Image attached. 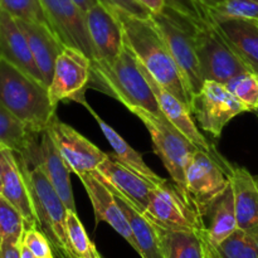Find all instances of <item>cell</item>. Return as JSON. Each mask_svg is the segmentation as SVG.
Listing matches in <instances>:
<instances>
[{
	"label": "cell",
	"instance_id": "6da1fadb",
	"mask_svg": "<svg viewBox=\"0 0 258 258\" xmlns=\"http://www.w3.org/2000/svg\"><path fill=\"white\" fill-rule=\"evenodd\" d=\"M121 22L125 39L145 70L189 107L191 96L180 70L153 18L141 19L123 12H112Z\"/></svg>",
	"mask_w": 258,
	"mask_h": 258
},
{
	"label": "cell",
	"instance_id": "7a4b0ae2",
	"mask_svg": "<svg viewBox=\"0 0 258 258\" xmlns=\"http://www.w3.org/2000/svg\"><path fill=\"white\" fill-rule=\"evenodd\" d=\"M97 90L103 91L122 102L128 110L141 108L158 117H165L161 112L155 95L148 82L140 62L128 43L112 63L92 60V78Z\"/></svg>",
	"mask_w": 258,
	"mask_h": 258
},
{
	"label": "cell",
	"instance_id": "3957f363",
	"mask_svg": "<svg viewBox=\"0 0 258 258\" xmlns=\"http://www.w3.org/2000/svg\"><path fill=\"white\" fill-rule=\"evenodd\" d=\"M0 105L33 133L40 134L55 115L48 87L0 58Z\"/></svg>",
	"mask_w": 258,
	"mask_h": 258
},
{
	"label": "cell",
	"instance_id": "277c9868",
	"mask_svg": "<svg viewBox=\"0 0 258 258\" xmlns=\"http://www.w3.org/2000/svg\"><path fill=\"white\" fill-rule=\"evenodd\" d=\"M18 159L29 185L39 229L47 236L53 251L71 253L66 226L68 213L67 207L58 196L54 186L52 185L39 164L25 163L19 155Z\"/></svg>",
	"mask_w": 258,
	"mask_h": 258
},
{
	"label": "cell",
	"instance_id": "5b68a950",
	"mask_svg": "<svg viewBox=\"0 0 258 258\" xmlns=\"http://www.w3.org/2000/svg\"><path fill=\"white\" fill-rule=\"evenodd\" d=\"M151 18L160 29L176 66L183 75L191 98L201 91L204 80L199 70L194 40V18L166 5ZM201 18V17H199Z\"/></svg>",
	"mask_w": 258,
	"mask_h": 258
},
{
	"label": "cell",
	"instance_id": "8992f818",
	"mask_svg": "<svg viewBox=\"0 0 258 258\" xmlns=\"http://www.w3.org/2000/svg\"><path fill=\"white\" fill-rule=\"evenodd\" d=\"M203 12L201 18H194V40L199 70L204 81L226 85L232 77L249 70L232 50L208 13Z\"/></svg>",
	"mask_w": 258,
	"mask_h": 258
},
{
	"label": "cell",
	"instance_id": "52a82bcc",
	"mask_svg": "<svg viewBox=\"0 0 258 258\" xmlns=\"http://www.w3.org/2000/svg\"><path fill=\"white\" fill-rule=\"evenodd\" d=\"M131 112L138 116L148 128L154 145V151L160 158L170 179L184 191H186L185 173L197 146H194L166 117H158L141 108H133Z\"/></svg>",
	"mask_w": 258,
	"mask_h": 258
},
{
	"label": "cell",
	"instance_id": "ba28073f",
	"mask_svg": "<svg viewBox=\"0 0 258 258\" xmlns=\"http://www.w3.org/2000/svg\"><path fill=\"white\" fill-rule=\"evenodd\" d=\"M144 216L156 226L173 231L207 232L206 223L190 197L173 180H164L150 194Z\"/></svg>",
	"mask_w": 258,
	"mask_h": 258
},
{
	"label": "cell",
	"instance_id": "9c48e42d",
	"mask_svg": "<svg viewBox=\"0 0 258 258\" xmlns=\"http://www.w3.org/2000/svg\"><path fill=\"white\" fill-rule=\"evenodd\" d=\"M232 164L219 154L197 149L186 168V191L204 219L207 208L214 198L229 185Z\"/></svg>",
	"mask_w": 258,
	"mask_h": 258
},
{
	"label": "cell",
	"instance_id": "30bf717a",
	"mask_svg": "<svg viewBox=\"0 0 258 258\" xmlns=\"http://www.w3.org/2000/svg\"><path fill=\"white\" fill-rule=\"evenodd\" d=\"M190 110L202 130L214 139L222 136L227 123L248 108L226 87L216 81H204L201 91L191 98Z\"/></svg>",
	"mask_w": 258,
	"mask_h": 258
},
{
	"label": "cell",
	"instance_id": "8fae6325",
	"mask_svg": "<svg viewBox=\"0 0 258 258\" xmlns=\"http://www.w3.org/2000/svg\"><path fill=\"white\" fill-rule=\"evenodd\" d=\"M92 78V60L81 50L64 47L54 64L52 81L48 86L50 101L54 106L66 101L82 103L85 92Z\"/></svg>",
	"mask_w": 258,
	"mask_h": 258
},
{
	"label": "cell",
	"instance_id": "7c38bea8",
	"mask_svg": "<svg viewBox=\"0 0 258 258\" xmlns=\"http://www.w3.org/2000/svg\"><path fill=\"white\" fill-rule=\"evenodd\" d=\"M45 130L54 141L71 173H75L77 176L97 170L98 165L107 156V154L101 151L95 144L76 131L72 126L59 121L55 115L49 121Z\"/></svg>",
	"mask_w": 258,
	"mask_h": 258
},
{
	"label": "cell",
	"instance_id": "4fadbf2b",
	"mask_svg": "<svg viewBox=\"0 0 258 258\" xmlns=\"http://www.w3.org/2000/svg\"><path fill=\"white\" fill-rule=\"evenodd\" d=\"M50 29L66 47L85 53L91 60L97 59L95 47L86 24L85 13L73 0H42Z\"/></svg>",
	"mask_w": 258,
	"mask_h": 258
},
{
	"label": "cell",
	"instance_id": "5bb4252c",
	"mask_svg": "<svg viewBox=\"0 0 258 258\" xmlns=\"http://www.w3.org/2000/svg\"><path fill=\"white\" fill-rule=\"evenodd\" d=\"M78 178L82 181L86 193L92 203L96 223L106 222L107 224H110L135 251H138V244H136L133 228L123 214L115 194L103 181L98 171L95 170L91 173H86Z\"/></svg>",
	"mask_w": 258,
	"mask_h": 258
},
{
	"label": "cell",
	"instance_id": "9a60e30c",
	"mask_svg": "<svg viewBox=\"0 0 258 258\" xmlns=\"http://www.w3.org/2000/svg\"><path fill=\"white\" fill-rule=\"evenodd\" d=\"M97 171L111 190L121 194L141 213L146 211L151 191L156 186L153 181L128 169L112 154H107Z\"/></svg>",
	"mask_w": 258,
	"mask_h": 258
},
{
	"label": "cell",
	"instance_id": "2e32d148",
	"mask_svg": "<svg viewBox=\"0 0 258 258\" xmlns=\"http://www.w3.org/2000/svg\"><path fill=\"white\" fill-rule=\"evenodd\" d=\"M85 18L97 55L96 60L112 63L125 45V32L121 22L100 3L86 12Z\"/></svg>",
	"mask_w": 258,
	"mask_h": 258
},
{
	"label": "cell",
	"instance_id": "e0dca14e",
	"mask_svg": "<svg viewBox=\"0 0 258 258\" xmlns=\"http://www.w3.org/2000/svg\"><path fill=\"white\" fill-rule=\"evenodd\" d=\"M0 168L3 176L2 194L22 213L25 229L39 228L24 170L17 153L5 145L0 146Z\"/></svg>",
	"mask_w": 258,
	"mask_h": 258
},
{
	"label": "cell",
	"instance_id": "ac0fdd59",
	"mask_svg": "<svg viewBox=\"0 0 258 258\" xmlns=\"http://www.w3.org/2000/svg\"><path fill=\"white\" fill-rule=\"evenodd\" d=\"M140 62V60H139ZM141 70L145 73L148 82L150 85L151 90H153L154 95H155L156 101L159 103L161 112L164 113L166 118L193 144L201 150L207 151L209 154H218L214 150V146L202 135L199 131L198 126H197L196 121L193 118V112H191L190 107L188 105L179 100L175 95L169 92L166 88H164L148 71L145 70L143 64L140 63Z\"/></svg>",
	"mask_w": 258,
	"mask_h": 258
},
{
	"label": "cell",
	"instance_id": "d6986e66",
	"mask_svg": "<svg viewBox=\"0 0 258 258\" xmlns=\"http://www.w3.org/2000/svg\"><path fill=\"white\" fill-rule=\"evenodd\" d=\"M209 17L216 23L217 28L232 50L249 71L258 76V20L219 17L213 14H209Z\"/></svg>",
	"mask_w": 258,
	"mask_h": 258
},
{
	"label": "cell",
	"instance_id": "ffe728a7",
	"mask_svg": "<svg viewBox=\"0 0 258 258\" xmlns=\"http://www.w3.org/2000/svg\"><path fill=\"white\" fill-rule=\"evenodd\" d=\"M0 58H4L33 78L44 83L33 58L27 35L17 19L3 9H0Z\"/></svg>",
	"mask_w": 258,
	"mask_h": 258
},
{
	"label": "cell",
	"instance_id": "44dd1931",
	"mask_svg": "<svg viewBox=\"0 0 258 258\" xmlns=\"http://www.w3.org/2000/svg\"><path fill=\"white\" fill-rule=\"evenodd\" d=\"M42 166L47 178L54 186L55 191L63 201L68 211L76 212V202L71 184V170L66 161L60 156L54 141L52 140L47 130L39 134L38 150L35 154L34 163Z\"/></svg>",
	"mask_w": 258,
	"mask_h": 258
},
{
	"label": "cell",
	"instance_id": "7402d4cb",
	"mask_svg": "<svg viewBox=\"0 0 258 258\" xmlns=\"http://www.w3.org/2000/svg\"><path fill=\"white\" fill-rule=\"evenodd\" d=\"M17 22L27 35L35 64L40 71L44 85L48 87L54 72L55 60L66 45L48 25L24 22L20 19H17Z\"/></svg>",
	"mask_w": 258,
	"mask_h": 258
},
{
	"label": "cell",
	"instance_id": "603a6c76",
	"mask_svg": "<svg viewBox=\"0 0 258 258\" xmlns=\"http://www.w3.org/2000/svg\"><path fill=\"white\" fill-rule=\"evenodd\" d=\"M204 223L207 228V238L213 247L221 244L238 229L231 180L229 185L208 206L204 214Z\"/></svg>",
	"mask_w": 258,
	"mask_h": 258
},
{
	"label": "cell",
	"instance_id": "cb8c5ba5",
	"mask_svg": "<svg viewBox=\"0 0 258 258\" xmlns=\"http://www.w3.org/2000/svg\"><path fill=\"white\" fill-rule=\"evenodd\" d=\"M155 227L165 258H208L207 232L173 231L156 224Z\"/></svg>",
	"mask_w": 258,
	"mask_h": 258
},
{
	"label": "cell",
	"instance_id": "d4e9b609",
	"mask_svg": "<svg viewBox=\"0 0 258 258\" xmlns=\"http://www.w3.org/2000/svg\"><path fill=\"white\" fill-rule=\"evenodd\" d=\"M112 193L115 194L123 214L133 228L136 244H138L136 252L140 254L141 258H165L155 224L150 219L146 218L141 212H139L121 194L113 190Z\"/></svg>",
	"mask_w": 258,
	"mask_h": 258
},
{
	"label": "cell",
	"instance_id": "484cf974",
	"mask_svg": "<svg viewBox=\"0 0 258 258\" xmlns=\"http://www.w3.org/2000/svg\"><path fill=\"white\" fill-rule=\"evenodd\" d=\"M82 105L87 108L88 112L92 113V116L95 117V120L97 121L98 126H100V128L102 130L103 135H105V138L107 139V141L110 143V145L112 146L113 151H115V154H112V155L115 156V158L117 159L120 163H122L123 165L127 166L128 169L134 170L135 173L140 174V175L144 176V178H146V179H149L150 181H153L155 185H159V184H161L164 180H165V179L161 178V176H159L156 173H154V171L151 170L148 165H146V163L144 161L143 156H141L140 154L135 150V149L131 148V146L126 143V140L120 135V134L116 133V131L113 130V128L111 127L107 122H105V121H103L102 118H101L100 116L95 112V111H93V108L91 107V106L88 105L86 101H83Z\"/></svg>",
	"mask_w": 258,
	"mask_h": 258
},
{
	"label": "cell",
	"instance_id": "4316f807",
	"mask_svg": "<svg viewBox=\"0 0 258 258\" xmlns=\"http://www.w3.org/2000/svg\"><path fill=\"white\" fill-rule=\"evenodd\" d=\"M38 136L39 134L33 133L0 105V145L13 149L23 160L30 161L37 154Z\"/></svg>",
	"mask_w": 258,
	"mask_h": 258
},
{
	"label": "cell",
	"instance_id": "83f0119b",
	"mask_svg": "<svg viewBox=\"0 0 258 258\" xmlns=\"http://www.w3.org/2000/svg\"><path fill=\"white\" fill-rule=\"evenodd\" d=\"M197 3L209 14L258 19V0H197Z\"/></svg>",
	"mask_w": 258,
	"mask_h": 258
},
{
	"label": "cell",
	"instance_id": "f1b7e54d",
	"mask_svg": "<svg viewBox=\"0 0 258 258\" xmlns=\"http://www.w3.org/2000/svg\"><path fill=\"white\" fill-rule=\"evenodd\" d=\"M67 238L71 253L76 258H103L90 239L77 212L68 211L67 213Z\"/></svg>",
	"mask_w": 258,
	"mask_h": 258
},
{
	"label": "cell",
	"instance_id": "f546056e",
	"mask_svg": "<svg viewBox=\"0 0 258 258\" xmlns=\"http://www.w3.org/2000/svg\"><path fill=\"white\" fill-rule=\"evenodd\" d=\"M212 249L218 258H258V243L239 228Z\"/></svg>",
	"mask_w": 258,
	"mask_h": 258
},
{
	"label": "cell",
	"instance_id": "4dcf8cb0",
	"mask_svg": "<svg viewBox=\"0 0 258 258\" xmlns=\"http://www.w3.org/2000/svg\"><path fill=\"white\" fill-rule=\"evenodd\" d=\"M226 87L248 108V112L258 110V76L251 71H246L232 77Z\"/></svg>",
	"mask_w": 258,
	"mask_h": 258
},
{
	"label": "cell",
	"instance_id": "1f68e13d",
	"mask_svg": "<svg viewBox=\"0 0 258 258\" xmlns=\"http://www.w3.org/2000/svg\"><path fill=\"white\" fill-rule=\"evenodd\" d=\"M0 9L9 13L15 19L49 25L42 0H0Z\"/></svg>",
	"mask_w": 258,
	"mask_h": 258
},
{
	"label": "cell",
	"instance_id": "d6a6232c",
	"mask_svg": "<svg viewBox=\"0 0 258 258\" xmlns=\"http://www.w3.org/2000/svg\"><path fill=\"white\" fill-rule=\"evenodd\" d=\"M25 231V221L22 213L0 194V237L22 241Z\"/></svg>",
	"mask_w": 258,
	"mask_h": 258
},
{
	"label": "cell",
	"instance_id": "836d02e7",
	"mask_svg": "<svg viewBox=\"0 0 258 258\" xmlns=\"http://www.w3.org/2000/svg\"><path fill=\"white\" fill-rule=\"evenodd\" d=\"M22 242L37 258L53 256V248L47 236L39 228H28L24 231Z\"/></svg>",
	"mask_w": 258,
	"mask_h": 258
},
{
	"label": "cell",
	"instance_id": "e575fe53",
	"mask_svg": "<svg viewBox=\"0 0 258 258\" xmlns=\"http://www.w3.org/2000/svg\"><path fill=\"white\" fill-rule=\"evenodd\" d=\"M110 12H123L141 19L151 18L150 10L141 5L138 0H98Z\"/></svg>",
	"mask_w": 258,
	"mask_h": 258
},
{
	"label": "cell",
	"instance_id": "d590c367",
	"mask_svg": "<svg viewBox=\"0 0 258 258\" xmlns=\"http://www.w3.org/2000/svg\"><path fill=\"white\" fill-rule=\"evenodd\" d=\"M166 5L190 17L199 18L204 14L203 9L199 7L197 0H166Z\"/></svg>",
	"mask_w": 258,
	"mask_h": 258
},
{
	"label": "cell",
	"instance_id": "8d00e7d4",
	"mask_svg": "<svg viewBox=\"0 0 258 258\" xmlns=\"http://www.w3.org/2000/svg\"><path fill=\"white\" fill-rule=\"evenodd\" d=\"M20 242L12 238L2 239L0 258H20Z\"/></svg>",
	"mask_w": 258,
	"mask_h": 258
},
{
	"label": "cell",
	"instance_id": "74e56055",
	"mask_svg": "<svg viewBox=\"0 0 258 258\" xmlns=\"http://www.w3.org/2000/svg\"><path fill=\"white\" fill-rule=\"evenodd\" d=\"M141 5L150 10L151 14H158L161 13L166 7V0H138Z\"/></svg>",
	"mask_w": 258,
	"mask_h": 258
},
{
	"label": "cell",
	"instance_id": "f35d334b",
	"mask_svg": "<svg viewBox=\"0 0 258 258\" xmlns=\"http://www.w3.org/2000/svg\"><path fill=\"white\" fill-rule=\"evenodd\" d=\"M73 2L81 8V10H82L83 13L88 12L91 8H93L96 4H98V0H73Z\"/></svg>",
	"mask_w": 258,
	"mask_h": 258
},
{
	"label": "cell",
	"instance_id": "ab89813d",
	"mask_svg": "<svg viewBox=\"0 0 258 258\" xmlns=\"http://www.w3.org/2000/svg\"><path fill=\"white\" fill-rule=\"evenodd\" d=\"M20 258H37L34 254L30 252V249L27 246L23 244V242H20Z\"/></svg>",
	"mask_w": 258,
	"mask_h": 258
},
{
	"label": "cell",
	"instance_id": "60d3db41",
	"mask_svg": "<svg viewBox=\"0 0 258 258\" xmlns=\"http://www.w3.org/2000/svg\"><path fill=\"white\" fill-rule=\"evenodd\" d=\"M57 254L58 258H76L72 253H68V252H62V251H53Z\"/></svg>",
	"mask_w": 258,
	"mask_h": 258
},
{
	"label": "cell",
	"instance_id": "b9f144b4",
	"mask_svg": "<svg viewBox=\"0 0 258 258\" xmlns=\"http://www.w3.org/2000/svg\"><path fill=\"white\" fill-rule=\"evenodd\" d=\"M208 258H218V257L216 256V254H214L213 249H212V246H211V243H209V254H208Z\"/></svg>",
	"mask_w": 258,
	"mask_h": 258
},
{
	"label": "cell",
	"instance_id": "7bdbcfd3",
	"mask_svg": "<svg viewBox=\"0 0 258 258\" xmlns=\"http://www.w3.org/2000/svg\"><path fill=\"white\" fill-rule=\"evenodd\" d=\"M2 191H3V176H2V168H0V194H2Z\"/></svg>",
	"mask_w": 258,
	"mask_h": 258
},
{
	"label": "cell",
	"instance_id": "ee69618b",
	"mask_svg": "<svg viewBox=\"0 0 258 258\" xmlns=\"http://www.w3.org/2000/svg\"><path fill=\"white\" fill-rule=\"evenodd\" d=\"M44 258H55V257H54V254H53V256H50V257H44Z\"/></svg>",
	"mask_w": 258,
	"mask_h": 258
},
{
	"label": "cell",
	"instance_id": "f6af8a7d",
	"mask_svg": "<svg viewBox=\"0 0 258 258\" xmlns=\"http://www.w3.org/2000/svg\"><path fill=\"white\" fill-rule=\"evenodd\" d=\"M0 246H2V237H0Z\"/></svg>",
	"mask_w": 258,
	"mask_h": 258
},
{
	"label": "cell",
	"instance_id": "bcb514c9",
	"mask_svg": "<svg viewBox=\"0 0 258 258\" xmlns=\"http://www.w3.org/2000/svg\"><path fill=\"white\" fill-rule=\"evenodd\" d=\"M256 113H257V115H258V110H257V111H256Z\"/></svg>",
	"mask_w": 258,
	"mask_h": 258
},
{
	"label": "cell",
	"instance_id": "7dc6e473",
	"mask_svg": "<svg viewBox=\"0 0 258 258\" xmlns=\"http://www.w3.org/2000/svg\"><path fill=\"white\" fill-rule=\"evenodd\" d=\"M257 180H258V176H257Z\"/></svg>",
	"mask_w": 258,
	"mask_h": 258
},
{
	"label": "cell",
	"instance_id": "c3c4849f",
	"mask_svg": "<svg viewBox=\"0 0 258 258\" xmlns=\"http://www.w3.org/2000/svg\"><path fill=\"white\" fill-rule=\"evenodd\" d=\"M257 20H258V19H257Z\"/></svg>",
	"mask_w": 258,
	"mask_h": 258
}]
</instances>
